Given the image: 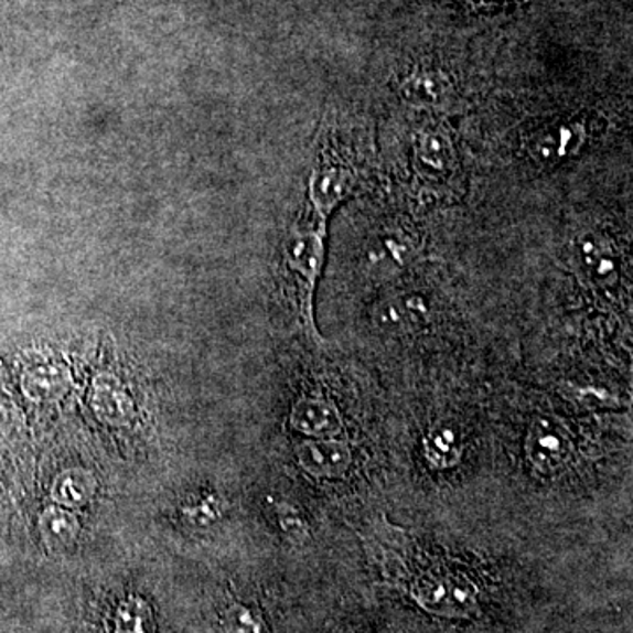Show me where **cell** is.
Here are the masks:
<instances>
[{
  "label": "cell",
  "instance_id": "ba28073f",
  "mask_svg": "<svg viewBox=\"0 0 633 633\" xmlns=\"http://www.w3.org/2000/svg\"><path fill=\"white\" fill-rule=\"evenodd\" d=\"M73 377L67 366L61 363H37L26 366L20 378L23 395L37 404L57 401L69 390Z\"/></svg>",
  "mask_w": 633,
  "mask_h": 633
},
{
  "label": "cell",
  "instance_id": "ffe728a7",
  "mask_svg": "<svg viewBox=\"0 0 633 633\" xmlns=\"http://www.w3.org/2000/svg\"><path fill=\"white\" fill-rule=\"evenodd\" d=\"M183 516L191 525H212L221 517L222 505L217 495H204L195 498L182 508Z\"/></svg>",
  "mask_w": 633,
  "mask_h": 633
},
{
  "label": "cell",
  "instance_id": "9a60e30c",
  "mask_svg": "<svg viewBox=\"0 0 633 633\" xmlns=\"http://www.w3.org/2000/svg\"><path fill=\"white\" fill-rule=\"evenodd\" d=\"M404 97L407 103L419 108H431L442 103L446 96V87L442 79L434 74H417L405 82Z\"/></svg>",
  "mask_w": 633,
  "mask_h": 633
},
{
  "label": "cell",
  "instance_id": "5b68a950",
  "mask_svg": "<svg viewBox=\"0 0 633 633\" xmlns=\"http://www.w3.org/2000/svg\"><path fill=\"white\" fill-rule=\"evenodd\" d=\"M292 430L310 439H339L343 417L333 399L324 395H304L296 401L289 416Z\"/></svg>",
  "mask_w": 633,
  "mask_h": 633
},
{
  "label": "cell",
  "instance_id": "6da1fadb",
  "mask_svg": "<svg viewBox=\"0 0 633 633\" xmlns=\"http://www.w3.org/2000/svg\"><path fill=\"white\" fill-rule=\"evenodd\" d=\"M282 256L283 265L296 280L298 312L304 333L313 342L322 343L313 313V298L324 266L325 222L319 217L298 222L283 239Z\"/></svg>",
  "mask_w": 633,
  "mask_h": 633
},
{
  "label": "cell",
  "instance_id": "52a82bcc",
  "mask_svg": "<svg viewBox=\"0 0 633 633\" xmlns=\"http://www.w3.org/2000/svg\"><path fill=\"white\" fill-rule=\"evenodd\" d=\"M352 187V176L340 165L319 164L310 176L309 194L313 215L328 221L333 210L347 197Z\"/></svg>",
  "mask_w": 633,
  "mask_h": 633
},
{
  "label": "cell",
  "instance_id": "5bb4252c",
  "mask_svg": "<svg viewBox=\"0 0 633 633\" xmlns=\"http://www.w3.org/2000/svg\"><path fill=\"white\" fill-rule=\"evenodd\" d=\"M558 389L565 399H569L570 404L581 410H608V408L620 407V399L602 387L579 386L573 382H564Z\"/></svg>",
  "mask_w": 633,
  "mask_h": 633
},
{
  "label": "cell",
  "instance_id": "ac0fdd59",
  "mask_svg": "<svg viewBox=\"0 0 633 633\" xmlns=\"http://www.w3.org/2000/svg\"><path fill=\"white\" fill-rule=\"evenodd\" d=\"M419 159L433 170H443L452 159L451 141L440 132H426L417 143Z\"/></svg>",
  "mask_w": 633,
  "mask_h": 633
},
{
  "label": "cell",
  "instance_id": "8fae6325",
  "mask_svg": "<svg viewBox=\"0 0 633 633\" xmlns=\"http://www.w3.org/2000/svg\"><path fill=\"white\" fill-rule=\"evenodd\" d=\"M79 519L71 508L52 505L44 508L40 516V534L49 549H65L78 538Z\"/></svg>",
  "mask_w": 633,
  "mask_h": 633
},
{
  "label": "cell",
  "instance_id": "277c9868",
  "mask_svg": "<svg viewBox=\"0 0 633 633\" xmlns=\"http://www.w3.org/2000/svg\"><path fill=\"white\" fill-rule=\"evenodd\" d=\"M296 460L313 479H342L352 464V449L345 440L309 439L296 447Z\"/></svg>",
  "mask_w": 633,
  "mask_h": 633
},
{
  "label": "cell",
  "instance_id": "7a4b0ae2",
  "mask_svg": "<svg viewBox=\"0 0 633 633\" xmlns=\"http://www.w3.org/2000/svg\"><path fill=\"white\" fill-rule=\"evenodd\" d=\"M576 440L569 425L558 416H537L525 437V455L529 466L540 475H555L570 463Z\"/></svg>",
  "mask_w": 633,
  "mask_h": 633
},
{
  "label": "cell",
  "instance_id": "4fadbf2b",
  "mask_svg": "<svg viewBox=\"0 0 633 633\" xmlns=\"http://www.w3.org/2000/svg\"><path fill=\"white\" fill-rule=\"evenodd\" d=\"M115 633H153L152 609L139 597H127L115 612Z\"/></svg>",
  "mask_w": 633,
  "mask_h": 633
},
{
  "label": "cell",
  "instance_id": "2e32d148",
  "mask_svg": "<svg viewBox=\"0 0 633 633\" xmlns=\"http://www.w3.org/2000/svg\"><path fill=\"white\" fill-rule=\"evenodd\" d=\"M268 502L273 508L278 526L282 529L283 535L294 544L307 543L310 538V526L300 508L294 507L289 502H282V500L269 498Z\"/></svg>",
  "mask_w": 633,
  "mask_h": 633
},
{
  "label": "cell",
  "instance_id": "7c38bea8",
  "mask_svg": "<svg viewBox=\"0 0 633 633\" xmlns=\"http://www.w3.org/2000/svg\"><path fill=\"white\" fill-rule=\"evenodd\" d=\"M582 132L579 127H555V129L538 132L532 144V155L543 164L560 161L561 157L576 152L581 144Z\"/></svg>",
  "mask_w": 633,
  "mask_h": 633
},
{
  "label": "cell",
  "instance_id": "3957f363",
  "mask_svg": "<svg viewBox=\"0 0 633 633\" xmlns=\"http://www.w3.org/2000/svg\"><path fill=\"white\" fill-rule=\"evenodd\" d=\"M417 600L434 612L461 614L475 605V586L451 570H431L417 582Z\"/></svg>",
  "mask_w": 633,
  "mask_h": 633
},
{
  "label": "cell",
  "instance_id": "e0dca14e",
  "mask_svg": "<svg viewBox=\"0 0 633 633\" xmlns=\"http://www.w3.org/2000/svg\"><path fill=\"white\" fill-rule=\"evenodd\" d=\"M226 633H265V621L256 609L247 603L233 602L222 614Z\"/></svg>",
  "mask_w": 633,
  "mask_h": 633
},
{
  "label": "cell",
  "instance_id": "9c48e42d",
  "mask_svg": "<svg viewBox=\"0 0 633 633\" xmlns=\"http://www.w3.org/2000/svg\"><path fill=\"white\" fill-rule=\"evenodd\" d=\"M422 452L431 469L451 470L458 466L463 458V447L454 426L434 422L422 439Z\"/></svg>",
  "mask_w": 633,
  "mask_h": 633
},
{
  "label": "cell",
  "instance_id": "8992f818",
  "mask_svg": "<svg viewBox=\"0 0 633 633\" xmlns=\"http://www.w3.org/2000/svg\"><path fill=\"white\" fill-rule=\"evenodd\" d=\"M92 412L109 426H127L135 419L136 405L122 378L109 372L96 375L92 380Z\"/></svg>",
  "mask_w": 633,
  "mask_h": 633
},
{
  "label": "cell",
  "instance_id": "d6986e66",
  "mask_svg": "<svg viewBox=\"0 0 633 633\" xmlns=\"http://www.w3.org/2000/svg\"><path fill=\"white\" fill-rule=\"evenodd\" d=\"M582 254L594 278H599L602 282H611L612 278L616 277V262L611 250L599 244H586Z\"/></svg>",
  "mask_w": 633,
  "mask_h": 633
},
{
  "label": "cell",
  "instance_id": "30bf717a",
  "mask_svg": "<svg viewBox=\"0 0 633 633\" xmlns=\"http://www.w3.org/2000/svg\"><path fill=\"white\" fill-rule=\"evenodd\" d=\"M96 475L76 466L58 473L57 479L53 481L52 498L61 507L74 511L85 507L96 495Z\"/></svg>",
  "mask_w": 633,
  "mask_h": 633
}]
</instances>
